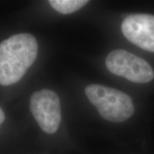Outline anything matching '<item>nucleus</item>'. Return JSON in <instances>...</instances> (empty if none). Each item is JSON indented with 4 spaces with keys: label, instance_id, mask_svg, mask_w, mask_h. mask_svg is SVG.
<instances>
[{
    "label": "nucleus",
    "instance_id": "3",
    "mask_svg": "<svg viewBox=\"0 0 154 154\" xmlns=\"http://www.w3.org/2000/svg\"><path fill=\"white\" fill-rule=\"evenodd\" d=\"M108 70L138 84H145L154 79V72L147 61L124 49L111 51L106 59Z\"/></svg>",
    "mask_w": 154,
    "mask_h": 154
},
{
    "label": "nucleus",
    "instance_id": "5",
    "mask_svg": "<svg viewBox=\"0 0 154 154\" xmlns=\"http://www.w3.org/2000/svg\"><path fill=\"white\" fill-rule=\"evenodd\" d=\"M121 32L134 45L149 52H154V15H129L121 24Z\"/></svg>",
    "mask_w": 154,
    "mask_h": 154
},
{
    "label": "nucleus",
    "instance_id": "7",
    "mask_svg": "<svg viewBox=\"0 0 154 154\" xmlns=\"http://www.w3.org/2000/svg\"><path fill=\"white\" fill-rule=\"evenodd\" d=\"M5 120V115L2 109L0 108V125H1Z\"/></svg>",
    "mask_w": 154,
    "mask_h": 154
},
{
    "label": "nucleus",
    "instance_id": "6",
    "mask_svg": "<svg viewBox=\"0 0 154 154\" xmlns=\"http://www.w3.org/2000/svg\"><path fill=\"white\" fill-rule=\"evenodd\" d=\"M50 5L63 14H72L78 11L88 2L86 0H50Z\"/></svg>",
    "mask_w": 154,
    "mask_h": 154
},
{
    "label": "nucleus",
    "instance_id": "4",
    "mask_svg": "<svg viewBox=\"0 0 154 154\" xmlns=\"http://www.w3.org/2000/svg\"><path fill=\"white\" fill-rule=\"evenodd\" d=\"M30 110L38 126L48 134L57 132L61 120L60 100L49 89L36 91L31 96Z\"/></svg>",
    "mask_w": 154,
    "mask_h": 154
},
{
    "label": "nucleus",
    "instance_id": "2",
    "mask_svg": "<svg viewBox=\"0 0 154 154\" xmlns=\"http://www.w3.org/2000/svg\"><path fill=\"white\" fill-rule=\"evenodd\" d=\"M85 94L102 118L111 122H123L134 113L132 99L128 94L100 84L86 86Z\"/></svg>",
    "mask_w": 154,
    "mask_h": 154
},
{
    "label": "nucleus",
    "instance_id": "1",
    "mask_svg": "<svg viewBox=\"0 0 154 154\" xmlns=\"http://www.w3.org/2000/svg\"><path fill=\"white\" fill-rule=\"evenodd\" d=\"M37 52V42L30 34H15L0 43V84L12 85L22 79Z\"/></svg>",
    "mask_w": 154,
    "mask_h": 154
}]
</instances>
